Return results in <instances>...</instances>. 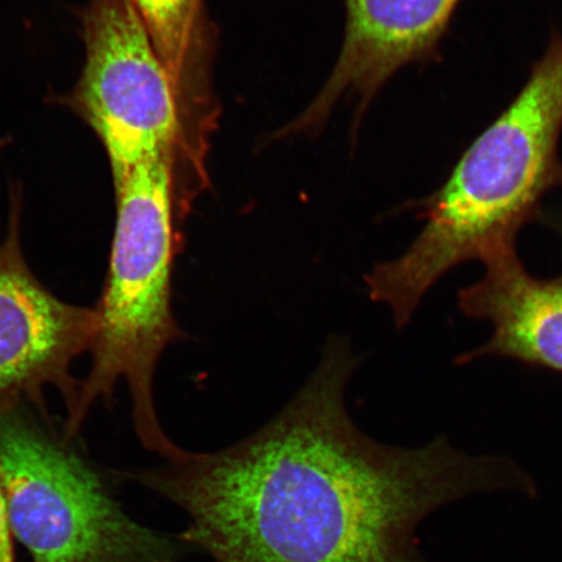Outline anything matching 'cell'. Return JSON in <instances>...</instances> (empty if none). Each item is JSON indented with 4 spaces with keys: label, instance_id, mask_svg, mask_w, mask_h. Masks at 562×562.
<instances>
[{
    "label": "cell",
    "instance_id": "9c48e42d",
    "mask_svg": "<svg viewBox=\"0 0 562 562\" xmlns=\"http://www.w3.org/2000/svg\"><path fill=\"white\" fill-rule=\"evenodd\" d=\"M11 525L2 484H0V562L13 561Z\"/></svg>",
    "mask_w": 562,
    "mask_h": 562
},
{
    "label": "cell",
    "instance_id": "30bf717a",
    "mask_svg": "<svg viewBox=\"0 0 562 562\" xmlns=\"http://www.w3.org/2000/svg\"><path fill=\"white\" fill-rule=\"evenodd\" d=\"M558 229H559V231L561 232V234H562V224H559Z\"/></svg>",
    "mask_w": 562,
    "mask_h": 562
},
{
    "label": "cell",
    "instance_id": "8992f818",
    "mask_svg": "<svg viewBox=\"0 0 562 562\" xmlns=\"http://www.w3.org/2000/svg\"><path fill=\"white\" fill-rule=\"evenodd\" d=\"M461 0H346L347 30L326 86L293 130L314 128L344 97L368 102L397 70L437 58Z\"/></svg>",
    "mask_w": 562,
    "mask_h": 562
},
{
    "label": "cell",
    "instance_id": "ba28073f",
    "mask_svg": "<svg viewBox=\"0 0 562 562\" xmlns=\"http://www.w3.org/2000/svg\"><path fill=\"white\" fill-rule=\"evenodd\" d=\"M176 91L180 90L193 44L199 0H131Z\"/></svg>",
    "mask_w": 562,
    "mask_h": 562
},
{
    "label": "cell",
    "instance_id": "7a4b0ae2",
    "mask_svg": "<svg viewBox=\"0 0 562 562\" xmlns=\"http://www.w3.org/2000/svg\"><path fill=\"white\" fill-rule=\"evenodd\" d=\"M562 34L554 32L508 109L463 154L439 191L425 200L426 226L403 256L364 276L369 297L409 325L422 299L457 266L516 245L562 186Z\"/></svg>",
    "mask_w": 562,
    "mask_h": 562
},
{
    "label": "cell",
    "instance_id": "6da1fadb",
    "mask_svg": "<svg viewBox=\"0 0 562 562\" xmlns=\"http://www.w3.org/2000/svg\"><path fill=\"white\" fill-rule=\"evenodd\" d=\"M357 367L347 339L331 336L269 424L135 475L187 513L182 544L213 562H435L418 539L435 513L475 496H538L508 456L470 454L446 437L417 448L368 437L346 404Z\"/></svg>",
    "mask_w": 562,
    "mask_h": 562
},
{
    "label": "cell",
    "instance_id": "52a82bcc",
    "mask_svg": "<svg viewBox=\"0 0 562 562\" xmlns=\"http://www.w3.org/2000/svg\"><path fill=\"white\" fill-rule=\"evenodd\" d=\"M482 262L483 278L460 290L459 307L469 318L490 322L492 336L456 364L502 357L562 372V272L552 279L531 276L516 245L491 251Z\"/></svg>",
    "mask_w": 562,
    "mask_h": 562
},
{
    "label": "cell",
    "instance_id": "3957f363",
    "mask_svg": "<svg viewBox=\"0 0 562 562\" xmlns=\"http://www.w3.org/2000/svg\"><path fill=\"white\" fill-rule=\"evenodd\" d=\"M10 413L0 417V484L34 562H181L187 546L133 521L79 457Z\"/></svg>",
    "mask_w": 562,
    "mask_h": 562
},
{
    "label": "cell",
    "instance_id": "5b68a950",
    "mask_svg": "<svg viewBox=\"0 0 562 562\" xmlns=\"http://www.w3.org/2000/svg\"><path fill=\"white\" fill-rule=\"evenodd\" d=\"M20 217L13 191L9 232L0 243V416L24 398L44 407L47 386L63 393L69 411L80 390L70 367L90 351L100 327L95 307L67 304L34 277L21 249Z\"/></svg>",
    "mask_w": 562,
    "mask_h": 562
},
{
    "label": "cell",
    "instance_id": "277c9868",
    "mask_svg": "<svg viewBox=\"0 0 562 562\" xmlns=\"http://www.w3.org/2000/svg\"><path fill=\"white\" fill-rule=\"evenodd\" d=\"M82 32L86 66L70 104L102 140L116 189L139 161L175 149L178 91L131 0H93Z\"/></svg>",
    "mask_w": 562,
    "mask_h": 562
}]
</instances>
